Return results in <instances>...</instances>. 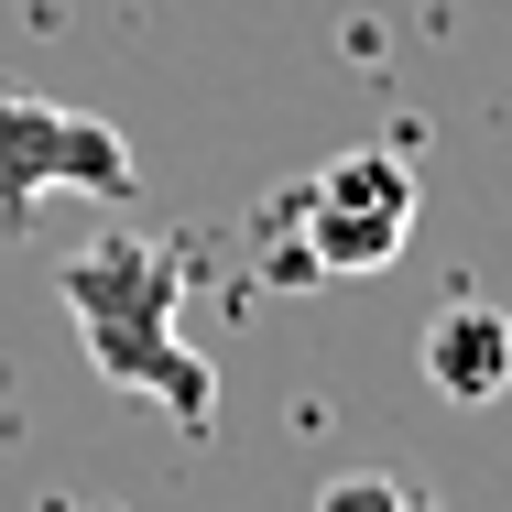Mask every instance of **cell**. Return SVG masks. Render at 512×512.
<instances>
[{
  "instance_id": "6da1fadb",
  "label": "cell",
  "mask_w": 512,
  "mask_h": 512,
  "mask_svg": "<svg viewBox=\"0 0 512 512\" xmlns=\"http://www.w3.org/2000/svg\"><path fill=\"white\" fill-rule=\"evenodd\" d=\"M55 295H66L77 349L99 360V382H120L131 404H164L186 436H207V425H218V371L175 338L186 262H175L164 240H142V229H99V240L55 273Z\"/></svg>"
},
{
  "instance_id": "7a4b0ae2",
  "label": "cell",
  "mask_w": 512,
  "mask_h": 512,
  "mask_svg": "<svg viewBox=\"0 0 512 512\" xmlns=\"http://www.w3.org/2000/svg\"><path fill=\"white\" fill-rule=\"evenodd\" d=\"M109 197L131 207L142 197V164H131V142H120V120L77 99H33V88H0V229H22L44 197Z\"/></svg>"
},
{
  "instance_id": "3957f363",
  "label": "cell",
  "mask_w": 512,
  "mask_h": 512,
  "mask_svg": "<svg viewBox=\"0 0 512 512\" xmlns=\"http://www.w3.org/2000/svg\"><path fill=\"white\" fill-rule=\"evenodd\" d=\"M284 197H295V229H306V251H316V284L393 273L404 240H414V164H404V153H382V142H360V153L295 175Z\"/></svg>"
},
{
  "instance_id": "277c9868",
  "label": "cell",
  "mask_w": 512,
  "mask_h": 512,
  "mask_svg": "<svg viewBox=\"0 0 512 512\" xmlns=\"http://www.w3.org/2000/svg\"><path fill=\"white\" fill-rule=\"evenodd\" d=\"M414 371H425V393H447L458 414L502 404V393H512V316L480 306V295L436 306V316H425V338H414Z\"/></svg>"
},
{
  "instance_id": "5b68a950",
  "label": "cell",
  "mask_w": 512,
  "mask_h": 512,
  "mask_svg": "<svg viewBox=\"0 0 512 512\" xmlns=\"http://www.w3.org/2000/svg\"><path fill=\"white\" fill-rule=\"evenodd\" d=\"M251 240H262V284H273V295H306V284H316V251H306V229H295V197L262 207Z\"/></svg>"
},
{
  "instance_id": "8992f818",
  "label": "cell",
  "mask_w": 512,
  "mask_h": 512,
  "mask_svg": "<svg viewBox=\"0 0 512 512\" xmlns=\"http://www.w3.org/2000/svg\"><path fill=\"white\" fill-rule=\"evenodd\" d=\"M316 512H436V491H414L393 469H338V480L316 491Z\"/></svg>"
}]
</instances>
